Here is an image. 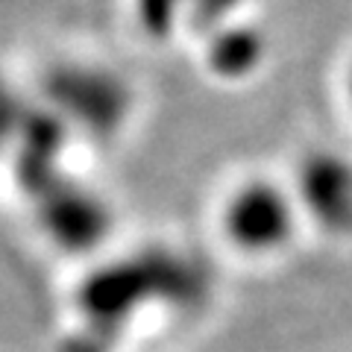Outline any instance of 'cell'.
<instances>
[{"label":"cell","instance_id":"2","mask_svg":"<svg viewBox=\"0 0 352 352\" xmlns=\"http://www.w3.org/2000/svg\"><path fill=\"white\" fill-rule=\"evenodd\" d=\"M300 203L311 217L332 229L352 226V168L338 156H311L302 162Z\"/></svg>","mask_w":352,"mask_h":352},{"label":"cell","instance_id":"3","mask_svg":"<svg viewBox=\"0 0 352 352\" xmlns=\"http://www.w3.org/2000/svg\"><path fill=\"white\" fill-rule=\"evenodd\" d=\"M349 100H352V71H349Z\"/></svg>","mask_w":352,"mask_h":352},{"label":"cell","instance_id":"1","mask_svg":"<svg viewBox=\"0 0 352 352\" xmlns=\"http://www.w3.org/2000/svg\"><path fill=\"white\" fill-rule=\"evenodd\" d=\"M217 223L223 241L241 256H273L294 238L296 203L273 179L252 176L229 188Z\"/></svg>","mask_w":352,"mask_h":352}]
</instances>
